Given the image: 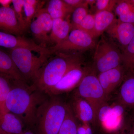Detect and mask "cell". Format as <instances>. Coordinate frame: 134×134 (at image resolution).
I'll list each match as a JSON object with an SVG mask.
<instances>
[{
	"label": "cell",
	"instance_id": "cell-12",
	"mask_svg": "<svg viewBox=\"0 0 134 134\" xmlns=\"http://www.w3.org/2000/svg\"><path fill=\"white\" fill-rule=\"evenodd\" d=\"M70 105L76 118L82 123L90 124L97 122L93 108L85 99L74 93Z\"/></svg>",
	"mask_w": 134,
	"mask_h": 134
},
{
	"label": "cell",
	"instance_id": "cell-26",
	"mask_svg": "<svg viewBox=\"0 0 134 134\" xmlns=\"http://www.w3.org/2000/svg\"><path fill=\"white\" fill-rule=\"evenodd\" d=\"M122 65L126 70L134 69V36L122 53Z\"/></svg>",
	"mask_w": 134,
	"mask_h": 134
},
{
	"label": "cell",
	"instance_id": "cell-3",
	"mask_svg": "<svg viewBox=\"0 0 134 134\" xmlns=\"http://www.w3.org/2000/svg\"><path fill=\"white\" fill-rule=\"evenodd\" d=\"M48 96L38 111L37 134H58L66 117L68 104L57 96Z\"/></svg>",
	"mask_w": 134,
	"mask_h": 134
},
{
	"label": "cell",
	"instance_id": "cell-23",
	"mask_svg": "<svg viewBox=\"0 0 134 134\" xmlns=\"http://www.w3.org/2000/svg\"><path fill=\"white\" fill-rule=\"evenodd\" d=\"M78 125L70 104H68L66 117L58 134H77Z\"/></svg>",
	"mask_w": 134,
	"mask_h": 134
},
{
	"label": "cell",
	"instance_id": "cell-29",
	"mask_svg": "<svg viewBox=\"0 0 134 134\" xmlns=\"http://www.w3.org/2000/svg\"><path fill=\"white\" fill-rule=\"evenodd\" d=\"M88 14L87 6H82L75 8L72 13L71 23L73 29L78 26Z\"/></svg>",
	"mask_w": 134,
	"mask_h": 134
},
{
	"label": "cell",
	"instance_id": "cell-16",
	"mask_svg": "<svg viewBox=\"0 0 134 134\" xmlns=\"http://www.w3.org/2000/svg\"><path fill=\"white\" fill-rule=\"evenodd\" d=\"M0 47L12 49L20 47H29L40 52L42 48L31 40L0 31Z\"/></svg>",
	"mask_w": 134,
	"mask_h": 134
},
{
	"label": "cell",
	"instance_id": "cell-21",
	"mask_svg": "<svg viewBox=\"0 0 134 134\" xmlns=\"http://www.w3.org/2000/svg\"><path fill=\"white\" fill-rule=\"evenodd\" d=\"M112 11H97L94 14L95 38L100 36L110 27L115 19Z\"/></svg>",
	"mask_w": 134,
	"mask_h": 134
},
{
	"label": "cell",
	"instance_id": "cell-6",
	"mask_svg": "<svg viewBox=\"0 0 134 134\" xmlns=\"http://www.w3.org/2000/svg\"><path fill=\"white\" fill-rule=\"evenodd\" d=\"M122 65V53L113 42L104 37L96 46L93 57L94 71L98 74Z\"/></svg>",
	"mask_w": 134,
	"mask_h": 134
},
{
	"label": "cell",
	"instance_id": "cell-31",
	"mask_svg": "<svg viewBox=\"0 0 134 134\" xmlns=\"http://www.w3.org/2000/svg\"><path fill=\"white\" fill-rule=\"evenodd\" d=\"M77 134H93L92 129L89 123H82L78 125Z\"/></svg>",
	"mask_w": 134,
	"mask_h": 134
},
{
	"label": "cell",
	"instance_id": "cell-4",
	"mask_svg": "<svg viewBox=\"0 0 134 134\" xmlns=\"http://www.w3.org/2000/svg\"><path fill=\"white\" fill-rule=\"evenodd\" d=\"M33 51L36 52L29 47H20L10 49L9 54L25 80H31L33 82L49 56L46 52L36 56Z\"/></svg>",
	"mask_w": 134,
	"mask_h": 134
},
{
	"label": "cell",
	"instance_id": "cell-22",
	"mask_svg": "<svg viewBox=\"0 0 134 134\" xmlns=\"http://www.w3.org/2000/svg\"><path fill=\"white\" fill-rule=\"evenodd\" d=\"M114 11L121 21L134 24V4L130 0L117 1Z\"/></svg>",
	"mask_w": 134,
	"mask_h": 134
},
{
	"label": "cell",
	"instance_id": "cell-1",
	"mask_svg": "<svg viewBox=\"0 0 134 134\" xmlns=\"http://www.w3.org/2000/svg\"><path fill=\"white\" fill-rule=\"evenodd\" d=\"M47 94L29 86L26 82L12 80L11 87L5 105L8 112L17 116L24 124L36 126L39 108Z\"/></svg>",
	"mask_w": 134,
	"mask_h": 134
},
{
	"label": "cell",
	"instance_id": "cell-25",
	"mask_svg": "<svg viewBox=\"0 0 134 134\" xmlns=\"http://www.w3.org/2000/svg\"><path fill=\"white\" fill-rule=\"evenodd\" d=\"M12 80L0 74V113L9 112L7 110L5 103L11 89Z\"/></svg>",
	"mask_w": 134,
	"mask_h": 134
},
{
	"label": "cell",
	"instance_id": "cell-20",
	"mask_svg": "<svg viewBox=\"0 0 134 134\" xmlns=\"http://www.w3.org/2000/svg\"><path fill=\"white\" fill-rule=\"evenodd\" d=\"M45 8L53 19H64L74 10L62 0L49 1Z\"/></svg>",
	"mask_w": 134,
	"mask_h": 134
},
{
	"label": "cell",
	"instance_id": "cell-27",
	"mask_svg": "<svg viewBox=\"0 0 134 134\" xmlns=\"http://www.w3.org/2000/svg\"><path fill=\"white\" fill-rule=\"evenodd\" d=\"M74 29L81 30L88 34L93 38H95L94 15L88 14L80 24Z\"/></svg>",
	"mask_w": 134,
	"mask_h": 134
},
{
	"label": "cell",
	"instance_id": "cell-7",
	"mask_svg": "<svg viewBox=\"0 0 134 134\" xmlns=\"http://www.w3.org/2000/svg\"><path fill=\"white\" fill-rule=\"evenodd\" d=\"M119 103L108 104L107 103L101 106L97 115V122L102 129L108 133L119 132L124 123L125 108Z\"/></svg>",
	"mask_w": 134,
	"mask_h": 134
},
{
	"label": "cell",
	"instance_id": "cell-33",
	"mask_svg": "<svg viewBox=\"0 0 134 134\" xmlns=\"http://www.w3.org/2000/svg\"><path fill=\"white\" fill-rule=\"evenodd\" d=\"M12 0H0V5L5 8L10 7V5L12 3Z\"/></svg>",
	"mask_w": 134,
	"mask_h": 134
},
{
	"label": "cell",
	"instance_id": "cell-10",
	"mask_svg": "<svg viewBox=\"0 0 134 134\" xmlns=\"http://www.w3.org/2000/svg\"><path fill=\"white\" fill-rule=\"evenodd\" d=\"M90 70L82 66L81 63L76 64L65 74L57 84L47 92L46 94L50 96H58L72 91L77 88L83 77Z\"/></svg>",
	"mask_w": 134,
	"mask_h": 134
},
{
	"label": "cell",
	"instance_id": "cell-15",
	"mask_svg": "<svg viewBox=\"0 0 134 134\" xmlns=\"http://www.w3.org/2000/svg\"><path fill=\"white\" fill-rule=\"evenodd\" d=\"M130 71L125 76L118 93L119 103L125 108L134 107V73Z\"/></svg>",
	"mask_w": 134,
	"mask_h": 134
},
{
	"label": "cell",
	"instance_id": "cell-35",
	"mask_svg": "<svg viewBox=\"0 0 134 134\" xmlns=\"http://www.w3.org/2000/svg\"><path fill=\"white\" fill-rule=\"evenodd\" d=\"M134 134V122L133 125V129H132V134Z\"/></svg>",
	"mask_w": 134,
	"mask_h": 134
},
{
	"label": "cell",
	"instance_id": "cell-18",
	"mask_svg": "<svg viewBox=\"0 0 134 134\" xmlns=\"http://www.w3.org/2000/svg\"><path fill=\"white\" fill-rule=\"evenodd\" d=\"M72 29L71 23L65 18L53 19L50 35V42L54 44V46L65 41Z\"/></svg>",
	"mask_w": 134,
	"mask_h": 134
},
{
	"label": "cell",
	"instance_id": "cell-24",
	"mask_svg": "<svg viewBox=\"0 0 134 134\" xmlns=\"http://www.w3.org/2000/svg\"><path fill=\"white\" fill-rule=\"evenodd\" d=\"M45 3V1L39 0H24V11L28 29L36 14L43 8Z\"/></svg>",
	"mask_w": 134,
	"mask_h": 134
},
{
	"label": "cell",
	"instance_id": "cell-2",
	"mask_svg": "<svg viewBox=\"0 0 134 134\" xmlns=\"http://www.w3.org/2000/svg\"><path fill=\"white\" fill-rule=\"evenodd\" d=\"M54 54L55 55L47 60L31 85L45 93L57 84L72 67L81 63L75 54L67 53Z\"/></svg>",
	"mask_w": 134,
	"mask_h": 134
},
{
	"label": "cell",
	"instance_id": "cell-36",
	"mask_svg": "<svg viewBox=\"0 0 134 134\" xmlns=\"http://www.w3.org/2000/svg\"><path fill=\"white\" fill-rule=\"evenodd\" d=\"M113 134H129L126 133H123V132H117V133H115Z\"/></svg>",
	"mask_w": 134,
	"mask_h": 134
},
{
	"label": "cell",
	"instance_id": "cell-28",
	"mask_svg": "<svg viewBox=\"0 0 134 134\" xmlns=\"http://www.w3.org/2000/svg\"><path fill=\"white\" fill-rule=\"evenodd\" d=\"M24 0H12V1L13 8L17 19L21 29L24 32L29 29L26 25L25 17L24 15Z\"/></svg>",
	"mask_w": 134,
	"mask_h": 134
},
{
	"label": "cell",
	"instance_id": "cell-19",
	"mask_svg": "<svg viewBox=\"0 0 134 134\" xmlns=\"http://www.w3.org/2000/svg\"><path fill=\"white\" fill-rule=\"evenodd\" d=\"M24 123L10 112L0 113V130L5 134H20L23 132Z\"/></svg>",
	"mask_w": 134,
	"mask_h": 134
},
{
	"label": "cell",
	"instance_id": "cell-30",
	"mask_svg": "<svg viewBox=\"0 0 134 134\" xmlns=\"http://www.w3.org/2000/svg\"><path fill=\"white\" fill-rule=\"evenodd\" d=\"M117 1L113 0H97L96 4L97 11H112L114 8L117 3Z\"/></svg>",
	"mask_w": 134,
	"mask_h": 134
},
{
	"label": "cell",
	"instance_id": "cell-8",
	"mask_svg": "<svg viewBox=\"0 0 134 134\" xmlns=\"http://www.w3.org/2000/svg\"><path fill=\"white\" fill-rule=\"evenodd\" d=\"M93 39L81 30L73 29L65 41L46 48V53L50 56L57 53H69L74 51L88 50L95 46Z\"/></svg>",
	"mask_w": 134,
	"mask_h": 134
},
{
	"label": "cell",
	"instance_id": "cell-14",
	"mask_svg": "<svg viewBox=\"0 0 134 134\" xmlns=\"http://www.w3.org/2000/svg\"><path fill=\"white\" fill-rule=\"evenodd\" d=\"M16 36L24 33L13 8H0V31Z\"/></svg>",
	"mask_w": 134,
	"mask_h": 134
},
{
	"label": "cell",
	"instance_id": "cell-38",
	"mask_svg": "<svg viewBox=\"0 0 134 134\" xmlns=\"http://www.w3.org/2000/svg\"><path fill=\"white\" fill-rule=\"evenodd\" d=\"M130 1L134 4V0H130Z\"/></svg>",
	"mask_w": 134,
	"mask_h": 134
},
{
	"label": "cell",
	"instance_id": "cell-34",
	"mask_svg": "<svg viewBox=\"0 0 134 134\" xmlns=\"http://www.w3.org/2000/svg\"><path fill=\"white\" fill-rule=\"evenodd\" d=\"M20 134H34L33 132L30 131V130H26V131H24L22 132Z\"/></svg>",
	"mask_w": 134,
	"mask_h": 134
},
{
	"label": "cell",
	"instance_id": "cell-32",
	"mask_svg": "<svg viewBox=\"0 0 134 134\" xmlns=\"http://www.w3.org/2000/svg\"><path fill=\"white\" fill-rule=\"evenodd\" d=\"M66 3L72 7L73 8L82 7V6H87L86 1L83 0H63Z\"/></svg>",
	"mask_w": 134,
	"mask_h": 134
},
{
	"label": "cell",
	"instance_id": "cell-13",
	"mask_svg": "<svg viewBox=\"0 0 134 134\" xmlns=\"http://www.w3.org/2000/svg\"><path fill=\"white\" fill-rule=\"evenodd\" d=\"M106 31L125 48L134 36V24L115 19Z\"/></svg>",
	"mask_w": 134,
	"mask_h": 134
},
{
	"label": "cell",
	"instance_id": "cell-9",
	"mask_svg": "<svg viewBox=\"0 0 134 134\" xmlns=\"http://www.w3.org/2000/svg\"><path fill=\"white\" fill-rule=\"evenodd\" d=\"M32 21L29 29L38 45L44 48H47L51 43L50 35L52 28V18L45 8H43L36 14Z\"/></svg>",
	"mask_w": 134,
	"mask_h": 134
},
{
	"label": "cell",
	"instance_id": "cell-5",
	"mask_svg": "<svg viewBox=\"0 0 134 134\" xmlns=\"http://www.w3.org/2000/svg\"><path fill=\"white\" fill-rule=\"evenodd\" d=\"M75 93L91 105L97 120L99 109L107 103L108 97L101 86L94 70H91L85 76L76 88Z\"/></svg>",
	"mask_w": 134,
	"mask_h": 134
},
{
	"label": "cell",
	"instance_id": "cell-17",
	"mask_svg": "<svg viewBox=\"0 0 134 134\" xmlns=\"http://www.w3.org/2000/svg\"><path fill=\"white\" fill-rule=\"evenodd\" d=\"M0 74L12 80L26 82L9 53L0 48Z\"/></svg>",
	"mask_w": 134,
	"mask_h": 134
},
{
	"label": "cell",
	"instance_id": "cell-37",
	"mask_svg": "<svg viewBox=\"0 0 134 134\" xmlns=\"http://www.w3.org/2000/svg\"><path fill=\"white\" fill-rule=\"evenodd\" d=\"M0 134H5L4 133H3V132L1 131V130H0Z\"/></svg>",
	"mask_w": 134,
	"mask_h": 134
},
{
	"label": "cell",
	"instance_id": "cell-11",
	"mask_svg": "<svg viewBox=\"0 0 134 134\" xmlns=\"http://www.w3.org/2000/svg\"><path fill=\"white\" fill-rule=\"evenodd\" d=\"M126 70L122 65L98 74L99 81L108 97L121 85L125 78Z\"/></svg>",
	"mask_w": 134,
	"mask_h": 134
}]
</instances>
